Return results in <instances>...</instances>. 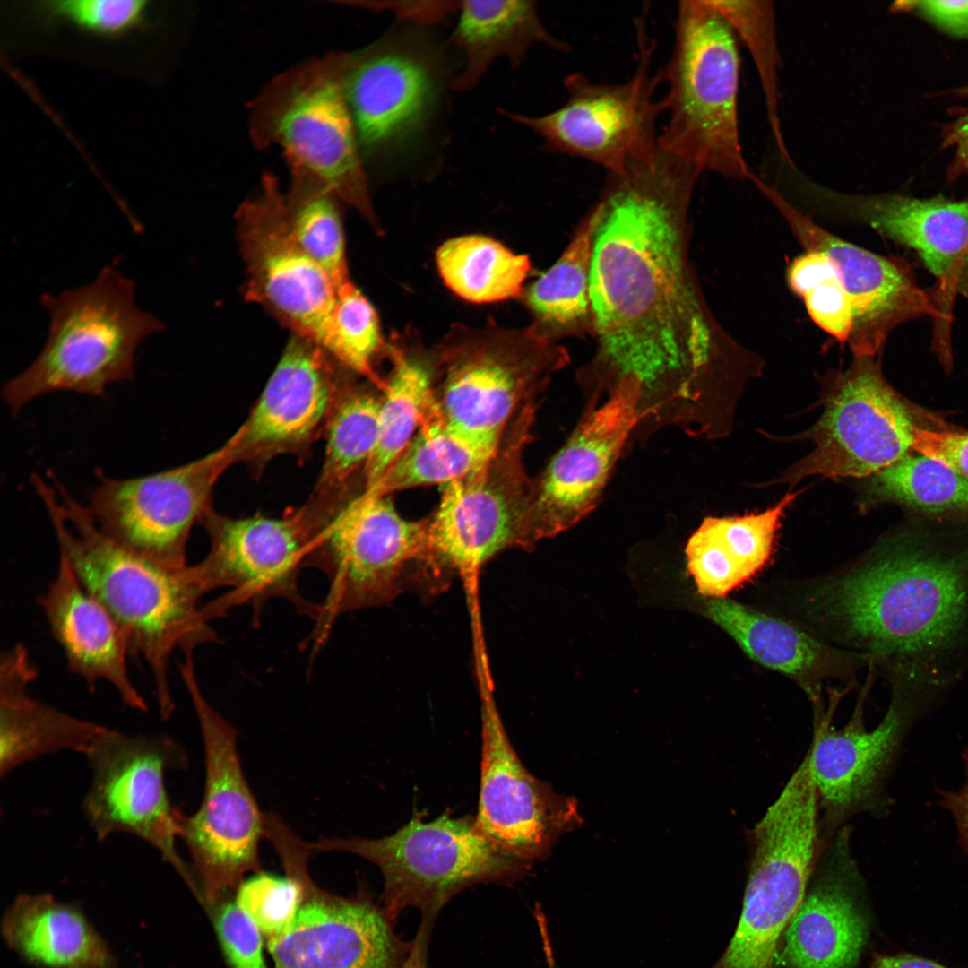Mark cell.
Segmentation results:
<instances>
[{"label": "cell", "instance_id": "cell-1", "mask_svg": "<svg viewBox=\"0 0 968 968\" xmlns=\"http://www.w3.org/2000/svg\"><path fill=\"white\" fill-rule=\"evenodd\" d=\"M701 173L658 146L652 158L608 174L594 204L595 349L578 371L592 401L633 378L646 418L679 419L720 367L728 336L689 258V209Z\"/></svg>", "mask_w": 968, "mask_h": 968}, {"label": "cell", "instance_id": "cell-2", "mask_svg": "<svg viewBox=\"0 0 968 968\" xmlns=\"http://www.w3.org/2000/svg\"><path fill=\"white\" fill-rule=\"evenodd\" d=\"M898 533L809 593L839 641L938 699L968 671V539Z\"/></svg>", "mask_w": 968, "mask_h": 968}, {"label": "cell", "instance_id": "cell-3", "mask_svg": "<svg viewBox=\"0 0 968 968\" xmlns=\"http://www.w3.org/2000/svg\"><path fill=\"white\" fill-rule=\"evenodd\" d=\"M53 482L41 481L35 490L58 552L120 627L130 656L146 664L160 715L168 720L175 709L169 679L174 653L194 652L218 639L202 612L203 594L188 575L187 565L170 568L121 547L100 531L87 506L56 479Z\"/></svg>", "mask_w": 968, "mask_h": 968}, {"label": "cell", "instance_id": "cell-4", "mask_svg": "<svg viewBox=\"0 0 968 968\" xmlns=\"http://www.w3.org/2000/svg\"><path fill=\"white\" fill-rule=\"evenodd\" d=\"M41 303L50 318L44 346L1 390L13 414L56 392L103 396L109 384L134 378L138 347L165 327L138 307L134 282L114 264L88 284L43 294Z\"/></svg>", "mask_w": 968, "mask_h": 968}, {"label": "cell", "instance_id": "cell-5", "mask_svg": "<svg viewBox=\"0 0 968 968\" xmlns=\"http://www.w3.org/2000/svg\"><path fill=\"white\" fill-rule=\"evenodd\" d=\"M736 34L708 0L681 1L663 79L669 113L658 145L702 172L751 180L743 155L738 99Z\"/></svg>", "mask_w": 968, "mask_h": 968}, {"label": "cell", "instance_id": "cell-6", "mask_svg": "<svg viewBox=\"0 0 968 968\" xmlns=\"http://www.w3.org/2000/svg\"><path fill=\"white\" fill-rule=\"evenodd\" d=\"M248 130L257 149L279 146L288 166L314 174L379 230L342 90L340 52L294 65L272 79L251 103Z\"/></svg>", "mask_w": 968, "mask_h": 968}, {"label": "cell", "instance_id": "cell-7", "mask_svg": "<svg viewBox=\"0 0 968 968\" xmlns=\"http://www.w3.org/2000/svg\"><path fill=\"white\" fill-rule=\"evenodd\" d=\"M308 846L312 851L356 854L376 864L385 880L383 911L392 921L407 908L436 917L462 889L479 883L511 884L531 868L482 834L474 817L449 813L426 822L416 812L382 838H321Z\"/></svg>", "mask_w": 968, "mask_h": 968}, {"label": "cell", "instance_id": "cell-8", "mask_svg": "<svg viewBox=\"0 0 968 968\" xmlns=\"http://www.w3.org/2000/svg\"><path fill=\"white\" fill-rule=\"evenodd\" d=\"M434 350L444 419L458 430L493 440L502 438L519 411L535 402L552 375L570 361L564 346L531 325L454 324Z\"/></svg>", "mask_w": 968, "mask_h": 968}, {"label": "cell", "instance_id": "cell-9", "mask_svg": "<svg viewBox=\"0 0 968 968\" xmlns=\"http://www.w3.org/2000/svg\"><path fill=\"white\" fill-rule=\"evenodd\" d=\"M741 913L711 968H774L782 937L805 897L819 854V808L808 782L789 781L750 832Z\"/></svg>", "mask_w": 968, "mask_h": 968}, {"label": "cell", "instance_id": "cell-10", "mask_svg": "<svg viewBox=\"0 0 968 968\" xmlns=\"http://www.w3.org/2000/svg\"><path fill=\"white\" fill-rule=\"evenodd\" d=\"M180 676L199 723L205 763L203 799L183 815L180 839L190 854L202 891L213 902L244 874L260 871L262 813L244 774L235 728L208 702L196 677L194 654L183 656Z\"/></svg>", "mask_w": 968, "mask_h": 968}, {"label": "cell", "instance_id": "cell-11", "mask_svg": "<svg viewBox=\"0 0 968 968\" xmlns=\"http://www.w3.org/2000/svg\"><path fill=\"white\" fill-rule=\"evenodd\" d=\"M426 528V522L402 517L388 496L366 491L317 526L307 567L323 572L328 588L307 640L313 651L341 615L388 598L404 566L423 558Z\"/></svg>", "mask_w": 968, "mask_h": 968}, {"label": "cell", "instance_id": "cell-12", "mask_svg": "<svg viewBox=\"0 0 968 968\" xmlns=\"http://www.w3.org/2000/svg\"><path fill=\"white\" fill-rule=\"evenodd\" d=\"M436 50L422 37L393 33L340 52L342 90L365 167L387 165L425 133L443 89Z\"/></svg>", "mask_w": 968, "mask_h": 968}, {"label": "cell", "instance_id": "cell-13", "mask_svg": "<svg viewBox=\"0 0 968 968\" xmlns=\"http://www.w3.org/2000/svg\"><path fill=\"white\" fill-rule=\"evenodd\" d=\"M534 403L514 417L484 465L441 486L437 510L426 522L423 559L471 570L506 548L530 546L526 515L532 480L523 455L532 437Z\"/></svg>", "mask_w": 968, "mask_h": 968}, {"label": "cell", "instance_id": "cell-14", "mask_svg": "<svg viewBox=\"0 0 968 968\" xmlns=\"http://www.w3.org/2000/svg\"><path fill=\"white\" fill-rule=\"evenodd\" d=\"M84 756L91 781L82 810L96 838L134 835L194 884L177 849L184 813L166 788L167 773L186 766L183 748L163 733L129 735L108 727Z\"/></svg>", "mask_w": 968, "mask_h": 968}, {"label": "cell", "instance_id": "cell-15", "mask_svg": "<svg viewBox=\"0 0 968 968\" xmlns=\"http://www.w3.org/2000/svg\"><path fill=\"white\" fill-rule=\"evenodd\" d=\"M639 59L634 76L622 83H595L581 73L564 79L566 103L557 109L529 117L501 109L512 121L532 129L543 148L589 160L607 173L653 157L658 149L655 125L665 111L655 91L662 72L653 74V43L639 26Z\"/></svg>", "mask_w": 968, "mask_h": 968}, {"label": "cell", "instance_id": "cell-16", "mask_svg": "<svg viewBox=\"0 0 968 968\" xmlns=\"http://www.w3.org/2000/svg\"><path fill=\"white\" fill-rule=\"evenodd\" d=\"M313 516L307 506L282 518H230L211 509L201 523L210 540L208 552L186 569L203 595L229 591L202 607L204 618L210 622L241 604L258 615L268 601L281 598L315 620L320 604L304 598L298 584L307 567Z\"/></svg>", "mask_w": 968, "mask_h": 968}, {"label": "cell", "instance_id": "cell-17", "mask_svg": "<svg viewBox=\"0 0 968 968\" xmlns=\"http://www.w3.org/2000/svg\"><path fill=\"white\" fill-rule=\"evenodd\" d=\"M797 186L804 201L824 215L869 227L919 255L936 280L931 291L939 316L933 349L939 360H950L954 302L957 295L968 299V201L845 194L807 178Z\"/></svg>", "mask_w": 968, "mask_h": 968}, {"label": "cell", "instance_id": "cell-18", "mask_svg": "<svg viewBox=\"0 0 968 968\" xmlns=\"http://www.w3.org/2000/svg\"><path fill=\"white\" fill-rule=\"evenodd\" d=\"M824 411L810 430L812 451L782 478L796 483L811 476L871 477L912 451L917 425L885 378L875 356H854L834 373Z\"/></svg>", "mask_w": 968, "mask_h": 968}, {"label": "cell", "instance_id": "cell-19", "mask_svg": "<svg viewBox=\"0 0 968 968\" xmlns=\"http://www.w3.org/2000/svg\"><path fill=\"white\" fill-rule=\"evenodd\" d=\"M237 233L246 265V299L328 351L336 288L298 243L285 195L272 174L264 173L257 193L238 208Z\"/></svg>", "mask_w": 968, "mask_h": 968}, {"label": "cell", "instance_id": "cell-20", "mask_svg": "<svg viewBox=\"0 0 968 968\" xmlns=\"http://www.w3.org/2000/svg\"><path fill=\"white\" fill-rule=\"evenodd\" d=\"M232 461L226 445L157 473L116 479L99 472L87 506L100 531L125 549L170 568L186 563L192 528L212 509V488Z\"/></svg>", "mask_w": 968, "mask_h": 968}, {"label": "cell", "instance_id": "cell-21", "mask_svg": "<svg viewBox=\"0 0 968 968\" xmlns=\"http://www.w3.org/2000/svg\"><path fill=\"white\" fill-rule=\"evenodd\" d=\"M929 704L912 692L893 687L889 707L877 726L867 730L861 708L841 729L831 713L817 710L809 748L819 808L823 847L853 815L886 809L885 789L902 741L916 717Z\"/></svg>", "mask_w": 968, "mask_h": 968}, {"label": "cell", "instance_id": "cell-22", "mask_svg": "<svg viewBox=\"0 0 968 968\" xmlns=\"http://www.w3.org/2000/svg\"><path fill=\"white\" fill-rule=\"evenodd\" d=\"M641 421V386L632 378L618 382L602 405L586 411L566 444L532 480L526 515L531 545L569 529L596 507Z\"/></svg>", "mask_w": 968, "mask_h": 968}, {"label": "cell", "instance_id": "cell-23", "mask_svg": "<svg viewBox=\"0 0 968 968\" xmlns=\"http://www.w3.org/2000/svg\"><path fill=\"white\" fill-rule=\"evenodd\" d=\"M752 182L776 208L805 251L826 254L849 294L853 324L847 341L853 356H875L900 324L939 313L930 290L921 288L903 258L886 256L845 241L817 224L776 187L756 176Z\"/></svg>", "mask_w": 968, "mask_h": 968}, {"label": "cell", "instance_id": "cell-24", "mask_svg": "<svg viewBox=\"0 0 968 968\" xmlns=\"http://www.w3.org/2000/svg\"><path fill=\"white\" fill-rule=\"evenodd\" d=\"M347 372L322 346L293 333L249 416L226 443L232 463L261 467L307 448L350 382Z\"/></svg>", "mask_w": 968, "mask_h": 968}, {"label": "cell", "instance_id": "cell-25", "mask_svg": "<svg viewBox=\"0 0 968 968\" xmlns=\"http://www.w3.org/2000/svg\"><path fill=\"white\" fill-rule=\"evenodd\" d=\"M481 733L476 827L500 849L532 865L580 823L576 804L527 771L489 700L483 706Z\"/></svg>", "mask_w": 968, "mask_h": 968}, {"label": "cell", "instance_id": "cell-26", "mask_svg": "<svg viewBox=\"0 0 968 968\" xmlns=\"http://www.w3.org/2000/svg\"><path fill=\"white\" fill-rule=\"evenodd\" d=\"M843 825L822 848L811 885L788 924L777 955L784 968H854L869 938L862 879Z\"/></svg>", "mask_w": 968, "mask_h": 968}, {"label": "cell", "instance_id": "cell-27", "mask_svg": "<svg viewBox=\"0 0 968 968\" xmlns=\"http://www.w3.org/2000/svg\"><path fill=\"white\" fill-rule=\"evenodd\" d=\"M391 921L367 900L324 895L308 880L290 928L267 946L277 968H401L411 942Z\"/></svg>", "mask_w": 968, "mask_h": 968}, {"label": "cell", "instance_id": "cell-28", "mask_svg": "<svg viewBox=\"0 0 968 968\" xmlns=\"http://www.w3.org/2000/svg\"><path fill=\"white\" fill-rule=\"evenodd\" d=\"M39 604L73 674L91 692L98 683L105 682L127 707L143 713L148 710L129 673L125 636L62 553L58 552L55 576L39 597Z\"/></svg>", "mask_w": 968, "mask_h": 968}, {"label": "cell", "instance_id": "cell-29", "mask_svg": "<svg viewBox=\"0 0 968 968\" xmlns=\"http://www.w3.org/2000/svg\"><path fill=\"white\" fill-rule=\"evenodd\" d=\"M38 672L27 647L17 644L0 658V775L63 751L85 755L108 728L34 697Z\"/></svg>", "mask_w": 968, "mask_h": 968}, {"label": "cell", "instance_id": "cell-30", "mask_svg": "<svg viewBox=\"0 0 968 968\" xmlns=\"http://www.w3.org/2000/svg\"><path fill=\"white\" fill-rule=\"evenodd\" d=\"M0 930L8 948L33 968H118L82 909L49 893L16 895Z\"/></svg>", "mask_w": 968, "mask_h": 968}, {"label": "cell", "instance_id": "cell-31", "mask_svg": "<svg viewBox=\"0 0 968 968\" xmlns=\"http://www.w3.org/2000/svg\"><path fill=\"white\" fill-rule=\"evenodd\" d=\"M796 497L789 492L761 513L704 519L685 550L688 573L701 595L724 598L762 570L784 512Z\"/></svg>", "mask_w": 968, "mask_h": 968}, {"label": "cell", "instance_id": "cell-32", "mask_svg": "<svg viewBox=\"0 0 968 968\" xmlns=\"http://www.w3.org/2000/svg\"><path fill=\"white\" fill-rule=\"evenodd\" d=\"M458 10L452 41L463 54L464 65L452 81L456 91L472 90L498 58L517 67L534 45L568 50L545 27L532 1H463Z\"/></svg>", "mask_w": 968, "mask_h": 968}, {"label": "cell", "instance_id": "cell-33", "mask_svg": "<svg viewBox=\"0 0 968 968\" xmlns=\"http://www.w3.org/2000/svg\"><path fill=\"white\" fill-rule=\"evenodd\" d=\"M597 220L593 206L558 259L519 297L532 316L531 327L549 341L593 335L591 265Z\"/></svg>", "mask_w": 968, "mask_h": 968}, {"label": "cell", "instance_id": "cell-34", "mask_svg": "<svg viewBox=\"0 0 968 968\" xmlns=\"http://www.w3.org/2000/svg\"><path fill=\"white\" fill-rule=\"evenodd\" d=\"M412 335H393L388 342L391 374L380 399L378 434L364 470L365 489L376 486L405 449L436 402L435 351H420Z\"/></svg>", "mask_w": 968, "mask_h": 968}, {"label": "cell", "instance_id": "cell-35", "mask_svg": "<svg viewBox=\"0 0 968 968\" xmlns=\"http://www.w3.org/2000/svg\"><path fill=\"white\" fill-rule=\"evenodd\" d=\"M706 617L754 661L794 677L816 698L813 681L832 673L836 653L796 626L725 598L709 599Z\"/></svg>", "mask_w": 968, "mask_h": 968}, {"label": "cell", "instance_id": "cell-36", "mask_svg": "<svg viewBox=\"0 0 968 968\" xmlns=\"http://www.w3.org/2000/svg\"><path fill=\"white\" fill-rule=\"evenodd\" d=\"M501 439L474 436L452 427L436 399L405 449L378 483L364 491L388 496L419 486H443L484 465L497 452Z\"/></svg>", "mask_w": 968, "mask_h": 968}, {"label": "cell", "instance_id": "cell-37", "mask_svg": "<svg viewBox=\"0 0 968 968\" xmlns=\"http://www.w3.org/2000/svg\"><path fill=\"white\" fill-rule=\"evenodd\" d=\"M436 265L445 285L472 303H493L520 297L532 264L483 235L450 238L436 251Z\"/></svg>", "mask_w": 968, "mask_h": 968}, {"label": "cell", "instance_id": "cell-38", "mask_svg": "<svg viewBox=\"0 0 968 968\" xmlns=\"http://www.w3.org/2000/svg\"><path fill=\"white\" fill-rule=\"evenodd\" d=\"M380 400L350 382L327 421L324 461L313 497L340 506L355 472L366 468L378 434Z\"/></svg>", "mask_w": 968, "mask_h": 968}, {"label": "cell", "instance_id": "cell-39", "mask_svg": "<svg viewBox=\"0 0 968 968\" xmlns=\"http://www.w3.org/2000/svg\"><path fill=\"white\" fill-rule=\"evenodd\" d=\"M869 493L926 515L968 522V477L913 450L871 476Z\"/></svg>", "mask_w": 968, "mask_h": 968}, {"label": "cell", "instance_id": "cell-40", "mask_svg": "<svg viewBox=\"0 0 968 968\" xmlns=\"http://www.w3.org/2000/svg\"><path fill=\"white\" fill-rule=\"evenodd\" d=\"M285 195L292 230L303 249L324 269L336 290L350 281L337 195L321 179L298 166H289Z\"/></svg>", "mask_w": 968, "mask_h": 968}, {"label": "cell", "instance_id": "cell-41", "mask_svg": "<svg viewBox=\"0 0 968 968\" xmlns=\"http://www.w3.org/2000/svg\"><path fill=\"white\" fill-rule=\"evenodd\" d=\"M747 46L760 81L769 125L782 160L793 165L783 140L779 117L778 48L774 8L770 1L708 0Z\"/></svg>", "mask_w": 968, "mask_h": 968}, {"label": "cell", "instance_id": "cell-42", "mask_svg": "<svg viewBox=\"0 0 968 968\" xmlns=\"http://www.w3.org/2000/svg\"><path fill=\"white\" fill-rule=\"evenodd\" d=\"M153 8L144 0H50L30 4V21L38 28L61 26L96 39L117 40L151 24Z\"/></svg>", "mask_w": 968, "mask_h": 968}, {"label": "cell", "instance_id": "cell-43", "mask_svg": "<svg viewBox=\"0 0 968 968\" xmlns=\"http://www.w3.org/2000/svg\"><path fill=\"white\" fill-rule=\"evenodd\" d=\"M790 289L804 302L812 321L841 342L853 324L851 302L834 262L824 252L808 250L787 269Z\"/></svg>", "mask_w": 968, "mask_h": 968}, {"label": "cell", "instance_id": "cell-44", "mask_svg": "<svg viewBox=\"0 0 968 968\" xmlns=\"http://www.w3.org/2000/svg\"><path fill=\"white\" fill-rule=\"evenodd\" d=\"M377 314L350 281L339 287L333 313V339L328 352L342 366L380 387L385 382L374 369L376 359L387 355Z\"/></svg>", "mask_w": 968, "mask_h": 968}, {"label": "cell", "instance_id": "cell-45", "mask_svg": "<svg viewBox=\"0 0 968 968\" xmlns=\"http://www.w3.org/2000/svg\"><path fill=\"white\" fill-rule=\"evenodd\" d=\"M214 925L230 968H266L263 956L264 936L236 903L220 907Z\"/></svg>", "mask_w": 968, "mask_h": 968}, {"label": "cell", "instance_id": "cell-46", "mask_svg": "<svg viewBox=\"0 0 968 968\" xmlns=\"http://www.w3.org/2000/svg\"><path fill=\"white\" fill-rule=\"evenodd\" d=\"M912 450L933 458L968 477V432L929 430L916 425Z\"/></svg>", "mask_w": 968, "mask_h": 968}, {"label": "cell", "instance_id": "cell-47", "mask_svg": "<svg viewBox=\"0 0 968 968\" xmlns=\"http://www.w3.org/2000/svg\"><path fill=\"white\" fill-rule=\"evenodd\" d=\"M891 7L912 12L949 35L968 39V1H899Z\"/></svg>", "mask_w": 968, "mask_h": 968}, {"label": "cell", "instance_id": "cell-48", "mask_svg": "<svg viewBox=\"0 0 968 968\" xmlns=\"http://www.w3.org/2000/svg\"><path fill=\"white\" fill-rule=\"evenodd\" d=\"M965 782L956 791L938 790L939 805L950 812L958 831L962 849L968 854V748L963 754Z\"/></svg>", "mask_w": 968, "mask_h": 968}, {"label": "cell", "instance_id": "cell-49", "mask_svg": "<svg viewBox=\"0 0 968 968\" xmlns=\"http://www.w3.org/2000/svg\"><path fill=\"white\" fill-rule=\"evenodd\" d=\"M964 93L968 97V88ZM943 138L944 146L954 152L949 170L951 177L968 175V105L947 125Z\"/></svg>", "mask_w": 968, "mask_h": 968}, {"label": "cell", "instance_id": "cell-50", "mask_svg": "<svg viewBox=\"0 0 968 968\" xmlns=\"http://www.w3.org/2000/svg\"><path fill=\"white\" fill-rule=\"evenodd\" d=\"M435 919V916L422 915L410 952L401 968H428L429 936Z\"/></svg>", "mask_w": 968, "mask_h": 968}, {"label": "cell", "instance_id": "cell-51", "mask_svg": "<svg viewBox=\"0 0 968 968\" xmlns=\"http://www.w3.org/2000/svg\"><path fill=\"white\" fill-rule=\"evenodd\" d=\"M868 968H950L934 960L913 954L883 955L874 953Z\"/></svg>", "mask_w": 968, "mask_h": 968}]
</instances>
